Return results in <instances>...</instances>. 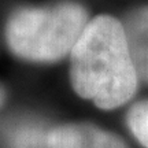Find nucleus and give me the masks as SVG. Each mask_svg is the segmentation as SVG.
<instances>
[{
    "label": "nucleus",
    "mask_w": 148,
    "mask_h": 148,
    "mask_svg": "<svg viewBox=\"0 0 148 148\" xmlns=\"http://www.w3.org/2000/svg\"><path fill=\"white\" fill-rule=\"evenodd\" d=\"M70 81L77 95L103 110L132 99L138 77L118 19L99 15L88 22L70 53Z\"/></svg>",
    "instance_id": "obj_1"
},
{
    "label": "nucleus",
    "mask_w": 148,
    "mask_h": 148,
    "mask_svg": "<svg viewBox=\"0 0 148 148\" xmlns=\"http://www.w3.org/2000/svg\"><path fill=\"white\" fill-rule=\"evenodd\" d=\"M86 19L84 8L70 1L48 8H22L7 22V44L19 58L55 62L71 53Z\"/></svg>",
    "instance_id": "obj_2"
},
{
    "label": "nucleus",
    "mask_w": 148,
    "mask_h": 148,
    "mask_svg": "<svg viewBox=\"0 0 148 148\" xmlns=\"http://www.w3.org/2000/svg\"><path fill=\"white\" fill-rule=\"evenodd\" d=\"M48 148H127L121 138L89 123H67L49 130Z\"/></svg>",
    "instance_id": "obj_3"
},
{
    "label": "nucleus",
    "mask_w": 148,
    "mask_h": 148,
    "mask_svg": "<svg viewBox=\"0 0 148 148\" xmlns=\"http://www.w3.org/2000/svg\"><path fill=\"white\" fill-rule=\"evenodd\" d=\"M123 30L138 79L148 82V5L127 16Z\"/></svg>",
    "instance_id": "obj_4"
},
{
    "label": "nucleus",
    "mask_w": 148,
    "mask_h": 148,
    "mask_svg": "<svg viewBox=\"0 0 148 148\" xmlns=\"http://www.w3.org/2000/svg\"><path fill=\"white\" fill-rule=\"evenodd\" d=\"M48 134L40 123L22 121L7 126L4 137L12 148H48Z\"/></svg>",
    "instance_id": "obj_5"
},
{
    "label": "nucleus",
    "mask_w": 148,
    "mask_h": 148,
    "mask_svg": "<svg viewBox=\"0 0 148 148\" xmlns=\"http://www.w3.org/2000/svg\"><path fill=\"white\" fill-rule=\"evenodd\" d=\"M126 122L138 143L148 148V100L138 101L130 107Z\"/></svg>",
    "instance_id": "obj_6"
},
{
    "label": "nucleus",
    "mask_w": 148,
    "mask_h": 148,
    "mask_svg": "<svg viewBox=\"0 0 148 148\" xmlns=\"http://www.w3.org/2000/svg\"><path fill=\"white\" fill-rule=\"evenodd\" d=\"M4 100H5V92H4V89H3V86L0 85V107L3 106Z\"/></svg>",
    "instance_id": "obj_7"
}]
</instances>
